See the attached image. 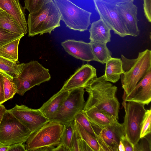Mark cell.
Wrapping results in <instances>:
<instances>
[{"instance_id":"4","label":"cell","mask_w":151,"mask_h":151,"mask_svg":"<svg viewBox=\"0 0 151 151\" xmlns=\"http://www.w3.org/2000/svg\"><path fill=\"white\" fill-rule=\"evenodd\" d=\"M64 125L50 121L32 133L26 141L27 151H49L60 143Z\"/></svg>"},{"instance_id":"21","label":"cell","mask_w":151,"mask_h":151,"mask_svg":"<svg viewBox=\"0 0 151 151\" xmlns=\"http://www.w3.org/2000/svg\"><path fill=\"white\" fill-rule=\"evenodd\" d=\"M123 73L121 58L111 57L106 62L104 75L106 81L115 83L120 78Z\"/></svg>"},{"instance_id":"25","label":"cell","mask_w":151,"mask_h":151,"mask_svg":"<svg viewBox=\"0 0 151 151\" xmlns=\"http://www.w3.org/2000/svg\"><path fill=\"white\" fill-rule=\"evenodd\" d=\"M95 61L102 64L106 62L111 57V52L109 49L106 44L90 41Z\"/></svg>"},{"instance_id":"43","label":"cell","mask_w":151,"mask_h":151,"mask_svg":"<svg viewBox=\"0 0 151 151\" xmlns=\"http://www.w3.org/2000/svg\"><path fill=\"white\" fill-rule=\"evenodd\" d=\"M10 145H5L0 143V151H8Z\"/></svg>"},{"instance_id":"34","label":"cell","mask_w":151,"mask_h":151,"mask_svg":"<svg viewBox=\"0 0 151 151\" xmlns=\"http://www.w3.org/2000/svg\"><path fill=\"white\" fill-rule=\"evenodd\" d=\"M79 138V136L74 129L73 135L70 146L69 151H80Z\"/></svg>"},{"instance_id":"3","label":"cell","mask_w":151,"mask_h":151,"mask_svg":"<svg viewBox=\"0 0 151 151\" xmlns=\"http://www.w3.org/2000/svg\"><path fill=\"white\" fill-rule=\"evenodd\" d=\"M60 13L53 0H50L40 10L29 13L27 21L28 36L44 33L50 34L60 26Z\"/></svg>"},{"instance_id":"2","label":"cell","mask_w":151,"mask_h":151,"mask_svg":"<svg viewBox=\"0 0 151 151\" xmlns=\"http://www.w3.org/2000/svg\"><path fill=\"white\" fill-rule=\"evenodd\" d=\"M123 73L121 76L122 87L126 95L151 70V51L148 49L138 53L137 58L129 59L121 55Z\"/></svg>"},{"instance_id":"14","label":"cell","mask_w":151,"mask_h":151,"mask_svg":"<svg viewBox=\"0 0 151 151\" xmlns=\"http://www.w3.org/2000/svg\"><path fill=\"white\" fill-rule=\"evenodd\" d=\"M96 77L95 68L88 64L83 65L66 81L60 90L69 91L81 87L85 88L91 81Z\"/></svg>"},{"instance_id":"13","label":"cell","mask_w":151,"mask_h":151,"mask_svg":"<svg viewBox=\"0 0 151 151\" xmlns=\"http://www.w3.org/2000/svg\"><path fill=\"white\" fill-rule=\"evenodd\" d=\"M116 8L129 35L137 37L139 34L137 18L138 8L133 2H127L116 5Z\"/></svg>"},{"instance_id":"28","label":"cell","mask_w":151,"mask_h":151,"mask_svg":"<svg viewBox=\"0 0 151 151\" xmlns=\"http://www.w3.org/2000/svg\"><path fill=\"white\" fill-rule=\"evenodd\" d=\"M3 89L5 101L12 98L17 93L16 88L12 81L4 76Z\"/></svg>"},{"instance_id":"17","label":"cell","mask_w":151,"mask_h":151,"mask_svg":"<svg viewBox=\"0 0 151 151\" xmlns=\"http://www.w3.org/2000/svg\"><path fill=\"white\" fill-rule=\"evenodd\" d=\"M0 8L10 15L19 24L24 35L27 34L28 28L25 9L21 5L19 0H0Z\"/></svg>"},{"instance_id":"22","label":"cell","mask_w":151,"mask_h":151,"mask_svg":"<svg viewBox=\"0 0 151 151\" xmlns=\"http://www.w3.org/2000/svg\"><path fill=\"white\" fill-rule=\"evenodd\" d=\"M23 63L17 64L0 56V73L12 81L20 73Z\"/></svg>"},{"instance_id":"9","label":"cell","mask_w":151,"mask_h":151,"mask_svg":"<svg viewBox=\"0 0 151 151\" xmlns=\"http://www.w3.org/2000/svg\"><path fill=\"white\" fill-rule=\"evenodd\" d=\"M84 88H76L69 90L56 117L50 120L65 124L73 122L76 115L83 110L85 102Z\"/></svg>"},{"instance_id":"8","label":"cell","mask_w":151,"mask_h":151,"mask_svg":"<svg viewBox=\"0 0 151 151\" xmlns=\"http://www.w3.org/2000/svg\"><path fill=\"white\" fill-rule=\"evenodd\" d=\"M145 105L129 101L124 106L125 113L122 124L126 137L133 146L140 138L141 124L146 111Z\"/></svg>"},{"instance_id":"10","label":"cell","mask_w":151,"mask_h":151,"mask_svg":"<svg viewBox=\"0 0 151 151\" xmlns=\"http://www.w3.org/2000/svg\"><path fill=\"white\" fill-rule=\"evenodd\" d=\"M91 124L98 144L99 151H118L121 139L126 135L122 123L118 122L102 128Z\"/></svg>"},{"instance_id":"27","label":"cell","mask_w":151,"mask_h":151,"mask_svg":"<svg viewBox=\"0 0 151 151\" xmlns=\"http://www.w3.org/2000/svg\"><path fill=\"white\" fill-rule=\"evenodd\" d=\"M73 121L63 124L64 128L60 139V143L63 145L69 151L74 131Z\"/></svg>"},{"instance_id":"15","label":"cell","mask_w":151,"mask_h":151,"mask_svg":"<svg viewBox=\"0 0 151 151\" xmlns=\"http://www.w3.org/2000/svg\"><path fill=\"white\" fill-rule=\"evenodd\" d=\"M151 101V70L126 95L125 101L148 105Z\"/></svg>"},{"instance_id":"42","label":"cell","mask_w":151,"mask_h":151,"mask_svg":"<svg viewBox=\"0 0 151 151\" xmlns=\"http://www.w3.org/2000/svg\"><path fill=\"white\" fill-rule=\"evenodd\" d=\"M6 110L4 105L2 104H0V123L3 115Z\"/></svg>"},{"instance_id":"6","label":"cell","mask_w":151,"mask_h":151,"mask_svg":"<svg viewBox=\"0 0 151 151\" xmlns=\"http://www.w3.org/2000/svg\"><path fill=\"white\" fill-rule=\"evenodd\" d=\"M61 15V20L69 29L80 32L91 25L92 13L77 6L69 0H53Z\"/></svg>"},{"instance_id":"29","label":"cell","mask_w":151,"mask_h":151,"mask_svg":"<svg viewBox=\"0 0 151 151\" xmlns=\"http://www.w3.org/2000/svg\"><path fill=\"white\" fill-rule=\"evenodd\" d=\"M151 110L146 109L142 121L140 134V138L151 133Z\"/></svg>"},{"instance_id":"26","label":"cell","mask_w":151,"mask_h":151,"mask_svg":"<svg viewBox=\"0 0 151 151\" xmlns=\"http://www.w3.org/2000/svg\"><path fill=\"white\" fill-rule=\"evenodd\" d=\"M73 125L78 135L87 143L92 151H99L98 144L95 137L86 131L74 119Z\"/></svg>"},{"instance_id":"12","label":"cell","mask_w":151,"mask_h":151,"mask_svg":"<svg viewBox=\"0 0 151 151\" xmlns=\"http://www.w3.org/2000/svg\"><path fill=\"white\" fill-rule=\"evenodd\" d=\"M32 134L50 121L38 109L30 108L25 105L16 104L13 108L8 110Z\"/></svg>"},{"instance_id":"37","label":"cell","mask_w":151,"mask_h":151,"mask_svg":"<svg viewBox=\"0 0 151 151\" xmlns=\"http://www.w3.org/2000/svg\"><path fill=\"white\" fill-rule=\"evenodd\" d=\"M8 151H27L23 143H18L10 145Z\"/></svg>"},{"instance_id":"40","label":"cell","mask_w":151,"mask_h":151,"mask_svg":"<svg viewBox=\"0 0 151 151\" xmlns=\"http://www.w3.org/2000/svg\"><path fill=\"white\" fill-rule=\"evenodd\" d=\"M114 5L127 2H133L134 0H98Z\"/></svg>"},{"instance_id":"18","label":"cell","mask_w":151,"mask_h":151,"mask_svg":"<svg viewBox=\"0 0 151 151\" xmlns=\"http://www.w3.org/2000/svg\"><path fill=\"white\" fill-rule=\"evenodd\" d=\"M69 91L60 90L39 109L43 114L50 121L57 116L64 101L68 96Z\"/></svg>"},{"instance_id":"1","label":"cell","mask_w":151,"mask_h":151,"mask_svg":"<svg viewBox=\"0 0 151 151\" xmlns=\"http://www.w3.org/2000/svg\"><path fill=\"white\" fill-rule=\"evenodd\" d=\"M85 88L89 96L83 111L95 107L105 114L119 119L120 103L116 95L117 88L106 81L104 75L92 80Z\"/></svg>"},{"instance_id":"16","label":"cell","mask_w":151,"mask_h":151,"mask_svg":"<svg viewBox=\"0 0 151 151\" xmlns=\"http://www.w3.org/2000/svg\"><path fill=\"white\" fill-rule=\"evenodd\" d=\"M61 45L68 54L77 59L87 62L95 61L90 42L69 39Z\"/></svg>"},{"instance_id":"5","label":"cell","mask_w":151,"mask_h":151,"mask_svg":"<svg viewBox=\"0 0 151 151\" xmlns=\"http://www.w3.org/2000/svg\"><path fill=\"white\" fill-rule=\"evenodd\" d=\"M50 78L49 70L38 61L33 60L23 63L20 73L14 78L12 81L17 89V93L22 96L32 87L49 81Z\"/></svg>"},{"instance_id":"36","label":"cell","mask_w":151,"mask_h":151,"mask_svg":"<svg viewBox=\"0 0 151 151\" xmlns=\"http://www.w3.org/2000/svg\"><path fill=\"white\" fill-rule=\"evenodd\" d=\"M120 140L124 146L125 151H134L133 145L129 141L126 135L122 138Z\"/></svg>"},{"instance_id":"31","label":"cell","mask_w":151,"mask_h":151,"mask_svg":"<svg viewBox=\"0 0 151 151\" xmlns=\"http://www.w3.org/2000/svg\"><path fill=\"white\" fill-rule=\"evenodd\" d=\"M24 35L14 33L0 28V47L10 41L22 37Z\"/></svg>"},{"instance_id":"20","label":"cell","mask_w":151,"mask_h":151,"mask_svg":"<svg viewBox=\"0 0 151 151\" xmlns=\"http://www.w3.org/2000/svg\"><path fill=\"white\" fill-rule=\"evenodd\" d=\"M83 111L91 123L100 128H104L118 122L117 119L105 114L95 107Z\"/></svg>"},{"instance_id":"38","label":"cell","mask_w":151,"mask_h":151,"mask_svg":"<svg viewBox=\"0 0 151 151\" xmlns=\"http://www.w3.org/2000/svg\"><path fill=\"white\" fill-rule=\"evenodd\" d=\"M4 77V75L0 73V104L5 102L3 89Z\"/></svg>"},{"instance_id":"19","label":"cell","mask_w":151,"mask_h":151,"mask_svg":"<svg viewBox=\"0 0 151 151\" xmlns=\"http://www.w3.org/2000/svg\"><path fill=\"white\" fill-rule=\"evenodd\" d=\"M111 29L101 18L91 24L89 29L90 41L107 44L111 41Z\"/></svg>"},{"instance_id":"33","label":"cell","mask_w":151,"mask_h":151,"mask_svg":"<svg viewBox=\"0 0 151 151\" xmlns=\"http://www.w3.org/2000/svg\"><path fill=\"white\" fill-rule=\"evenodd\" d=\"M146 140H145V137L140 138L138 142L134 146V151H148L151 150V140H149V138L147 137L146 135Z\"/></svg>"},{"instance_id":"41","label":"cell","mask_w":151,"mask_h":151,"mask_svg":"<svg viewBox=\"0 0 151 151\" xmlns=\"http://www.w3.org/2000/svg\"><path fill=\"white\" fill-rule=\"evenodd\" d=\"M68 151V150L63 145L60 143L53 149L52 151Z\"/></svg>"},{"instance_id":"24","label":"cell","mask_w":151,"mask_h":151,"mask_svg":"<svg viewBox=\"0 0 151 151\" xmlns=\"http://www.w3.org/2000/svg\"><path fill=\"white\" fill-rule=\"evenodd\" d=\"M21 38L10 41L0 47V56L17 63L18 60L19 45Z\"/></svg>"},{"instance_id":"32","label":"cell","mask_w":151,"mask_h":151,"mask_svg":"<svg viewBox=\"0 0 151 151\" xmlns=\"http://www.w3.org/2000/svg\"><path fill=\"white\" fill-rule=\"evenodd\" d=\"M50 0H24V9L29 13L36 12Z\"/></svg>"},{"instance_id":"39","label":"cell","mask_w":151,"mask_h":151,"mask_svg":"<svg viewBox=\"0 0 151 151\" xmlns=\"http://www.w3.org/2000/svg\"><path fill=\"white\" fill-rule=\"evenodd\" d=\"M79 136V135H78ZM79 147L80 151H91L92 150L87 143L79 136Z\"/></svg>"},{"instance_id":"23","label":"cell","mask_w":151,"mask_h":151,"mask_svg":"<svg viewBox=\"0 0 151 151\" xmlns=\"http://www.w3.org/2000/svg\"><path fill=\"white\" fill-rule=\"evenodd\" d=\"M0 28L14 33L24 35L22 30L14 19L1 8Z\"/></svg>"},{"instance_id":"30","label":"cell","mask_w":151,"mask_h":151,"mask_svg":"<svg viewBox=\"0 0 151 151\" xmlns=\"http://www.w3.org/2000/svg\"><path fill=\"white\" fill-rule=\"evenodd\" d=\"M74 119L86 131L95 137L92 127L84 114L83 110L76 115Z\"/></svg>"},{"instance_id":"35","label":"cell","mask_w":151,"mask_h":151,"mask_svg":"<svg viewBox=\"0 0 151 151\" xmlns=\"http://www.w3.org/2000/svg\"><path fill=\"white\" fill-rule=\"evenodd\" d=\"M143 8L145 15L148 21L151 22V0H143Z\"/></svg>"},{"instance_id":"11","label":"cell","mask_w":151,"mask_h":151,"mask_svg":"<svg viewBox=\"0 0 151 151\" xmlns=\"http://www.w3.org/2000/svg\"><path fill=\"white\" fill-rule=\"evenodd\" d=\"M95 8L100 18L115 34L122 37L129 35L116 8V5L98 0H93Z\"/></svg>"},{"instance_id":"44","label":"cell","mask_w":151,"mask_h":151,"mask_svg":"<svg viewBox=\"0 0 151 151\" xmlns=\"http://www.w3.org/2000/svg\"><path fill=\"white\" fill-rule=\"evenodd\" d=\"M118 151H125L124 146L122 142L121 141H120L118 147Z\"/></svg>"},{"instance_id":"7","label":"cell","mask_w":151,"mask_h":151,"mask_svg":"<svg viewBox=\"0 0 151 151\" xmlns=\"http://www.w3.org/2000/svg\"><path fill=\"white\" fill-rule=\"evenodd\" d=\"M32 134L8 110L4 113L0 123V143L11 145L24 143Z\"/></svg>"}]
</instances>
